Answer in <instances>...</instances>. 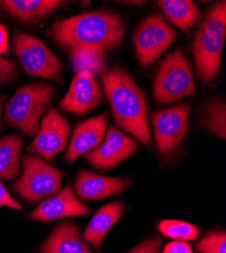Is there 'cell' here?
I'll list each match as a JSON object with an SVG mask.
<instances>
[{
    "instance_id": "cell-1",
    "label": "cell",
    "mask_w": 226,
    "mask_h": 253,
    "mask_svg": "<svg viewBox=\"0 0 226 253\" xmlns=\"http://www.w3.org/2000/svg\"><path fill=\"white\" fill-rule=\"evenodd\" d=\"M104 88L117 125L147 147L151 132L147 121L148 103L145 92L124 69L113 67L101 73Z\"/></svg>"
},
{
    "instance_id": "cell-2",
    "label": "cell",
    "mask_w": 226,
    "mask_h": 253,
    "mask_svg": "<svg viewBox=\"0 0 226 253\" xmlns=\"http://www.w3.org/2000/svg\"><path fill=\"white\" fill-rule=\"evenodd\" d=\"M57 43L69 47H94L107 50L116 47L125 34L122 18L110 11H92L65 18L48 32Z\"/></svg>"
},
{
    "instance_id": "cell-3",
    "label": "cell",
    "mask_w": 226,
    "mask_h": 253,
    "mask_svg": "<svg viewBox=\"0 0 226 253\" xmlns=\"http://www.w3.org/2000/svg\"><path fill=\"white\" fill-rule=\"evenodd\" d=\"M226 35V2L215 3L205 16L194 42L193 53L201 81L214 80L220 70Z\"/></svg>"
},
{
    "instance_id": "cell-4",
    "label": "cell",
    "mask_w": 226,
    "mask_h": 253,
    "mask_svg": "<svg viewBox=\"0 0 226 253\" xmlns=\"http://www.w3.org/2000/svg\"><path fill=\"white\" fill-rule=\"evenodd\" d=\"M54 94L55 87L47 82H32L19 87L5 105V121L28 136L36 135Z\"/></svg>"
},
{
    "instance_id": "cell-5",
    "label": "cell",
    "mask_w": 226,
    "mask_h": 253,
    "mask_svg": "<svg viewBox=\"0 0 226 253\" xmlns=\"http://www.w3.org/2000/svg\"><path fill=\"white\" fill-rule=\"evenodd\" d=\"M196 90L190 62L179 48L160 63L153 85V97L160 104H168L190 96Z\"/></svg>"
},
{
    "instance_id": "cell-6",
    "label": "cell",
    "mask_w": 226,
    "mask_h": 253,
    "mask_svg": "<svg viewBox=\"0 0 226 253\" xmlns=\"http://www.w3.org/2000/svg\"><path fill=\"white\" fill-rule=\"evenodd\" d=\"M22 175L12 185L14 193L20 198L30 203H37L60 191L63 172L58 168L39 156L29 154L24 155Z\"/></svg>"
},
{
    "instance_id": "cell-7",
    "label": "cell",
    "mask_w": 226,
    "mask_h": 253,
    "mask_svg": "<svg viewBox=\"0 0 226 253\" xmlns=\"http://www.w3.org/2000/svg\"><path fill=\"white\" fill-rule=\"evenodd\" d=\"M11 46L28 75L62 82L60 60L40 39L14 32Z\"/></svg>"
},
{
    "instance_id": "cell-8",
    "label": "cell",
    "mask_w": 226,
    "mask_h": 253,
    "mask_svg": "<svg viewBox=\"0 0 226 253\" xmlns=\"http://www.w3.org/2000/svg\"><path fill=\"white\" fill-rule=\"evenodd\" d=\"M190 111L191 103H183L150 114L157 151L162 157L171 155L186 137Z\"/></svg>"
},
{
    "instance_id": "cell-9",
    "label": "cell",
    "mask_w": 226,
    "mask_h": 253,
    "mask_svg": "<svg viewBox=\"0 0 226 253\" xmlns=\"http://www.w3.org/2000/svg\"><path fill=\"white\" fill-rule=\"evenodd\" d=\"M175 38V30L160 14H152L143 19L134 36V46L139 62L143 66L150 65L173 44Z\"/></svg>"
},
{
    "instance_id": "cell-10",
    "label": "cell",
    "mask_w": 226,
    "mask_h": 253,
    "mask_svg": "<svg viewBox=\"0 0 226 253\" xmlns=\"http://www.w3.org/2000/svg\"><path fill=\"white\" fill-rule=\"evenodd\" d=\"M69 133V121L57 110L50 108L40 124L28 152L39 154L46 160L52 161L53 157L66 147Z\"/></svg>"
},
{
    "instance_id": "cell-11",
    "label": "cell",
    "mask_w": 226,
    "mask_h": 253,
    "mask_svg": "<svg viewBox=\"0 0 226 253\" xmlns=\"http://www.w3.org/2000/svg\"><path fill=\"white\" fill-rule=\"evenodd\" d=\"M139 148L138 142L110 126L102 142L85 158L97 169H110L130 157Z\"/></svg>"
},
{
    "instance_id": "cell-12",
    "label": "cell",
    "mask_w": 226,
    "mask_h": 253,
    "mask_svg": "<svg viewBox=\"0 0 226 253\" xmlns=\"http://www.w3.org/2000/svg\"><path fill=\"white\" fill-rule=\"evenodd\" d=\"M104 99V91L95 77L88 71H79L72 79L67 94L60 101L59 108L70 114L85 115Z\"/></svg>"
},
{
    "instance_id": "cell-13",
    "label": "cell",
    "mask_w": 226,
    "mask_h": 253,
    "mask_svg": "<svg viewBox=\"0 0 226 253\" xmlns=\"http://www.w3.org/2000/svg\"><path fill=\"white\" fill-rule=\"evenodd\" d=\"M91 209L82 204L74 195L68 183L60 193L46 199L30 214V219L35 221L49 222L64 217L88 216Z\"/></svg>"
},
{
    "instance_id": "cell-14",
    "label": "cell",
    "mask_w": 226,
    "mask_h": 253,
    "mask_svg": "<svg viewBox=\"0 0 226 253\" xmlns=\"http://www.w3.org/2000/svg\"><path fill=\"white\" fill-rule=\"evenodd\" d=\"M108 119L109 114L105 112L76 126L65 154L67 162H74L79 156L96 148L106 136Z\"/></svg>"
},
{
    "instance_id": "cell-15",
    "label": "cell",
    "mask_w": 226,
    "mask_h": 253,
    "mask_svg": "<svg viewBox=\"0 0 226 253\" xmlns=\"http://www.w3.org/2000/svg\"><path fill=\"white\" fill-rule=\"evenodd\" d=\"M130 183L129 178L108 177L82 170L75 179L74 189L84 201L102 200L125 191Z\"/></svg>"
},
{
    "instance_id": "cell-16",
    "label": "cell",
    "mask_w": 226,
    "mask_h": 253,
    "mask_svg": "<svg viewBox=\"0 0 226 253\" xmlns=\"http://www.w3.org/2000/svg\"><path fill=\"white\" fill-rule=\"evenodd\" d=\"M40 253H93L79 235V227L72 221L61 223L40 249Z\"/></svg>"
},
{
    "instance_id": "cell-17",
    "label": "cell",
    "mask_w": 226,
    "mask_h": 253,
    "mask_svg": "<svg viewBox=\"0 0 226 253\" xmlns=\"http://www.w3.org/2000/svg\"><path fill=\"white\" fill-rule=\"evenodd\" d=\"M125 205L122 201L110 203L100 208L89 223L82 239L91 245V247L100 251L101 243L108 232L121 219L124 214Z\"/></svg>"
},
{
    "instance_id": "cell-18",
    "label": "cell",
    "mask_w": 226,
    "mask_h": 253,
    "mask_svg": "<svg viewBox=\"0 0 226 253\" xmlns=\"http://www.w3.org/2000/svg\"><path fill=\"white\" fill-rule=\"evenodd\" d=\"M63 3L58 0H2L0 6L22 22L34 23L48 16Z\"/></svg>"
},
{
    "instance_id": "cell-19",
    "label": "cell",
    "mask_w": 226,
    "mask_h": 253,
    "mask_svg": "<svg viewBox=\"0 0 226 253\" xmlns=\"http://www.w3.org/2000/svg\"><path fill=\"white\" fill-rule=\"evenodd\" d=\"M24 140L18 134H10L0 139V178L11 180L20 173L19 155Z\"/></svg>"
},
{
    "instance_id": "cell-20",
    "label": "cell",
    "mask_w": 226,
    "mask_h": 253,
    "mask_svg": "<svg viewBox=\"0 0 226 253\" xmlns=\"http://www.w3.org/2000/svg\"><path fill=\"white\" fill-rule=\"evenodd\" d=\"M157 3L171 22L184 31L192 29L200 17V10L191 0H160Z\"/></svg>"
},
{
    "instance_id": "cell-21",
    "label": "cell",
    "mask_w": 226,
    "mask_h": 253,
    "mask_svg": "<svg viewBox=\"0 0 226 253\" xmlns=\"http://www.w3.org/2000/svg\"><path fill=\"white\" fill-rule=\"evenodd\" d=\"M71 63L76 72L88 71L93 76L101 74L106 68L105 50L94 47L71 49Z\"/></svg>"
},
{
    "instance_id": "cell-22",
    "label": "cell",
    "mask_w": 226,
    "mask_h": 253,
    "mask_svg": "<svg viewBox=\"0 0 226 253\" xmlns=\"http://www.w3.org/2000/svg\"><path fill=\"white\" fill-rule=\"evenodd\" d=\"M225 116L226 107L225 102L219 99H214L206 103L204 110V124L208 130L222 138L225 139L226 136V126H225Z\"/></svg>"
},
{
    "instance_id": "cell-23",
    "label": "cell",
    "mask_w": 226,
    "mask_h": 253,
    "mask_svg": "<svg viewBox=\"0 0 226 253\" xmlns=\"http://www.w3.org/2000/svg\"><path fill=\"white\" fill-rule=\"evenodd\" d=\"M163 236L180 241H193L200 235L199 229L188 222L179 220H163L157 224Z\"/></svg>"
},
{
    "instance_id": "cell-24",
    "label": "cell",
    "mask_w": 226,
    "mask_h": 253,
    "mask_svg": "<svg viewBox=\"0 0 226 253\" xmlns=\"http://www.w3.org/2000/svg\"><path fill=\"white\" fill-rule=\"evenodd\" d=\"M201 253H226V233L224 230L210 231L196 244Z\"/></svg>"
},
{
    "instance_id": "cell-25",
    "label": "cell",
    "mask_w": 226,
    "mask_h": 253,
    "mask_svg": "<svg viewBox=\"0 0 226 253\" xmlns=\"http://www.w3.org/2000/svg\"><path fill=\"white\" fill-rule=\"evenodd\" d=\"M164 239L162 237H151L127 253H162V245Z\"/></svg>"
},
{
    "instance_id": "cell-26",
    "label": "cell",
    "mask_w": 226,
    "mask_h": 253,
    "mask_svg": "<svg viewBox=\"0 0 226 253\" xmlns=\"http://www.w3.org/2000/svg\"><path fill=\"white\" fill-rule=\"evenodd\" d=\"M17 72L18 68L14 61L0 57V84L11 82Z\"/></svg>"
},
{
    "instance_id": "cell-27",
    "label": "cell",
    "mask_w": 226,
    "mask_h": 253,
    "mask_svg": "<svg viewBox=\"0 0 226 253\" xmlns=\"http://www.w3.org/2000/svg\"><path fill=\"white\" fill-rule=\"evenodd\" d=\"M0 206L11 208L14 210H19V211L24 210V207L19 203H17L10 196V194L7 192V189L5 188L4 184L1 181H0Z\"/></svg>"
},
{
    "instance_id": "cell-28",
    "label": "cell",
    "mask_w": 226,
    "mask_h": 253,
    "mask_svg": "<svg viewBox=\"0 0 226 253\" xmlns=\"http://www.w3.org/2000/svg\"><path fill=\"white\" fill-rule=\"evenodd\" d=\"M163 253H193L190 244L186 241H173L163 249Z\"/></svg>"
},
{
    "instance_id": "cell-29",
    "label": "cell",
    "mask_w": 226,
    "mask_h": 253,
    "mask_svg": "<svg viewBox=\"0 0 226 253\" xmlns=\"http://www.w3.org/2000/svg\"><path fill=\"white\" fill-rule=\"evenodd\" d=\"M8 34L4 25L0 24V55L8 54Z\"/></svg>"
},
{
    "instance_id": "cell-30",
    "label": "cell",
    "mask_w": 226,
    "mask_h": 253,
    "mask_svg": "<svg viewBox=\"0 0 226 253\" xmlns=\"http://www.w3.org/2000/svg\"><path fill=\"white\" fill-rule=\"evenodd\" d=\"M6 99L5 95H0V128H1V112H2V104Z\"/></svg>"
}]
</instances>
